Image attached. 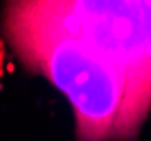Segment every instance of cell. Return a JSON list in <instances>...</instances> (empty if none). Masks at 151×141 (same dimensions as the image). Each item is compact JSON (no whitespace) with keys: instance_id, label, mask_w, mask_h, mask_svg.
Masks as SVG:
<instances>
[{"instance_id":"obj_1","label":"cell","mask_w":151,"mask_h":141,"mask_svg":"<svg viewBox=\"0 0 151 141\" xmlns=\"http://www.w3.org/2000/svg\"><path fill=\"white\" fill-rule=\"evenodd\" d=\"M7 34L32 72L68 96L77 141H133L147 117L126 76L65 31L7 5Z\"/></svg>"},{"instance_id":"obj_2","label":"cell","mask_w":151,"mask_h":141,"mask_svg":"<svg viewBox=\"0 0 151 141\" xmlns=\"http://www.w3.org/2000/svg\"><path fill=\"white\" fill-rule=\"evenodd\" d=\"M9 5L75 36L113 63L149 114L151 65L142 45L138 0H9Z\"/></svg>"},{"instance_id":"obj_3","label":"cell","mask_w":151,"mask_h":141,"mask_svg":"<svg viewBox=\"0 0 151 141\" xmlns=\"http://www.w3.org/2000/svg\"><path fill=\"white\" fill-rule=\"evenodd\" d=\"M140 29H142V45H145L147 61L151 65V0H138Z\"/></svg>"}]
</instances>
